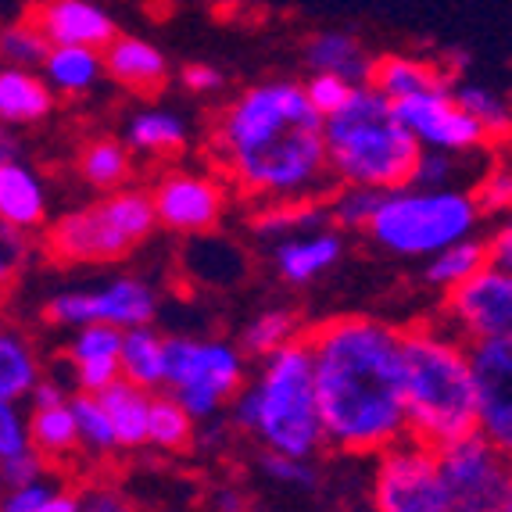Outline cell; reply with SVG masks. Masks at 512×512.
<instances>
[{"instance_id": "11a10c76", "label": "cell", "mask_w": 512, "mask_h": 512, "mask_svg": "<svg viewBox=\"0 0 512 512\" xmlns=\"http://www.w3.org/2000/svg\"><path fill=\"white\" fill-rule=\"evenodd\" d=\"M498 512H512V484H509V495H505V502H502V509Z\"/></svg>"}, {"instance_id": "e0dca14e", "label": "cell", "mask_w": 512, "mask_h": 512, "mask_svg": "<svg viewBox=\"0 0 512 512\" xmlns=\"http://www.w3.org/2000/svg\"><path fill=\"white\" fill-rule=\"evenodd\" d=\"M122 337L126 330L111 323H86L69 341V369L76 391L101 394L122 376Z\"/></svg>"}, {"instance_id": "d6986e66", "label": "cell", "mask_w": 512, "mask_h": 512, "mask_svg": "<svg viewBox=\"0 0 512 512\" xmlns=\"http://www.w3.org/2000/svg\"><path fill=\"white\" fill-rule=\"evenodd\" d=\"M104 72L133 94H158L169 79V58L144 36H115L104 47Z\"/></svg>"}, {"instance_id": "3957f363", "label": "cell", "mask_w": 512, "mask_h": 512, "mask_svg": "<svg viewBox=\"0 0 512 512\" xmlns=\"http://www.w3.org/2000/svg\"><path fill=\"white\" fill-rule=\"evenodd\" d=\"M409 437L434 448L477 430L473 351L441 319L402 330Z\"/></svg>"}, {"instance_id": "d6a6232c", "label": "cell", "mask_w": 512, "mask_h": 512, "mask_svg": "<svg viewBox=\"0 0 512 512\" xmlns=\"http://www.w3.org/2000/svg\"><path fill=\"white\" fill-rule=\"evenodd\" d=\"M455 97L473 119L480 122V129L487 133V140H509L512 137V101L502 97L491 86H477V83H455L452 86Z\"/></svg>"}, {"instance_id": "1f68e13d", "label": "cell", "mask_w": 512, "mask_h": 512, "mask_svg": "<svg viewBox=\"0 0 512 512\" xmlns=\"http://www.w3.org/2000/svg\"><path fill=\"white\" fill-rule=\"evenodd\" d=\"M487 262H491V258H487V240L466 237V240H459V244H452V248L437 251L434 258H427V273L423 276H427L430 287L448 294V291H455V287H462L470 276H477Z\"/></svg>"}, {"instance_id": "5b68a950", "label": "cell", "mask_w": 512, "mask_h": 512, "mask_svg": "<svg viewBox=\"0 0 512 512\" xmlns=\"http://www.w3.org/2000/svg\"><path fill=\"white\" fill-rule=\"evenodd\" d=\"M323 133L333 180L373 190H398L412 183L423 147L398 119L394 101H387L373 83L355 86L348 104L326 115Z\"/></svg>"}, {"instance_id": "7dc6e473", "label": "cell", "mask_w": 512, "mask_h": 512, "mask_svg": "<svg viewBox=\"0 0 512 512\" xmlns=\"http://www.w3.org/2000/svg\"><path fill=\"white\" fill-rule=\"evenodd\" d=\"M79 512H137V509H133V502L122 491H115L108 484H97L79 495Z\"/></svg>"}, {"instance_id": "7c38bea8", "label": "cell", "mask_w": 512, "mask_h": 512, "mask_svg": "<svg viewBox=\"0 0 512 512\" xmlns=\"http://www.w3.org/2000/svg\"><path fill=\"white\" fill-rule=\"evenodd\" d=\"M437 319L466 344L512 337V273L487 262L477 276L444 294Z\"/></svg>"}, {"instance_id": "d4e9b609", "label": "cell", "mask_w": 512, "mask_h": 512, "mask_svg": "<svg viewBox=\"0 0 512 512\" xmlns=\"http://www.w3.org/2000/svg\"><path fill=\"white\" fill-rule=\"evenodd\" d=\"M97 398H101L104 409H108L119 448H140V444H147L154 391H147V387H140V384H133V380H126V376H119V380H115L111 387H104Z\"/></svg>"}, {"instance_id": "277c9868", "label": "cell", "mask_w": 512, "mask_h": 512, "mask_svg": "<svg viewBox=\"0 0 512 512\" xmlns=\"http://www.w3.org/2000/svg\"><path fill=\"white\" fill-rule=\"evenodd\" d=\"M233 427L255 434L269 452L312 459L326 448L316 394V362L305 337L265 355L262 373L230 402Z\"/></svg>"}, {"instance_id": "f6af8a7d", "label": "cell", "mask_w": 512, "mask_h": 512, "mask_svg": "<svg viewBox=\"0 0 512 512\" xmlns=\"http://www.w3.org/2000/svg\"><path fill=\"white\" fill-rule=\"evenodd\" d=\"M43 477H47V459L40 452H33V448L0 462V484L4 487H26Z\"/></svg>"}, {"instance_id": "44dd1931", "label": "cell", "mask_w": 512, "mask_h": 512, "mask_svg": "<svg viewBox=\"0 0 512 512\" xmlns=\"http://www.w3.org/2000/svg\"><path fill=\"white\" fill-rule=\"evenodd\" d=\"M54 90L36 69L4 65L0 69V122L11 129L40 126L54 111Z\"/></svg>"}, {"instance_id": "5bb4252c", "label": "cell", "mask_w": 512, "mask_h": 512, "mask_svg": "<svg viewBox=\"0 0 512 512\" xmlns=\"http://www.w3.org/2000/svg\"><path fill=\"white\" fill-rule=\"evenodd\" d=\"M158 226L183 237H201L215 230L226 212V190L215 176L194 169H172L151 190Z\"/></svg>"}, {"instance_id": "816d5d0a", "label": "cell", "mask_w": 512, "mask_h": 512, "mask_svg": "<svg viewBox=\"0 0 512 512\" xmlns=\"http://www.w3.org/2000/svg\"><path fill=\"white\" fill-rule=\"evenodd\" d=\"M215 512H248V498L240 495L237 487H222L215 495Z\"/></svg>"}, {"instance_id": "f35d334b", "label": "cell", "mask_w": 512, "mask_h": 512, "mask_svg": "<svg viewBox=\"0 0 512 512\" xmlns=\"http://www.w3.org/2000/svg\"><path fill=\"white\" fill-rule=\"evenodd\" d=\"M258 466H262L265 477L276 480V484H283V487H291V491H316L319 487V473L308 459H294V455H280V452H269V448H265Z\"/></svg>"}, {"instance_id": "d590c367", "label": "cell", "mask_w": 512, "mask_h": 512, "mask_svg": "<svg viewBox=\"0 0 512 512\" xmlns=\"http://www.w3.org/2000/svg\"><path fill=\"white\" fill-rule=\"evenodd\" d=\"M72 405V416H76V427H79V444H83L86 452L94 455H108L119 448L115 441V427H111V416L104 409V402L97 394H86V391H76L69 398Z\"/></svg>"}, {"instance_id": "836d02e7", "label": "cell", "mask_w": 512, "mask_h": 512, "mask_svg": "<svg viewBox=\"0 0 512 512\" xmlns=\"http://www.w3.org/2000/svg\"><path fill=\"white\" fill-rule=\"evenodd\" d=\"M298 337H301V323L291 308H269V312H262V316H255L244 326V333H240V351L265 359V355H273V351H280L283 344L298 341Z\"/></svg>"}, {"instance_id": "ffe728a7", "label": "cell", "mask_w": 512, "mask_h": 512, "mask_svg": "<svg viewBox=\"0 0 512 512\" xmlns=\"http://www.w3.org/2000/svg\"><path fill=\"white\" fill-rule=\"evenodd\" d=\"M47 219V187L40 172L22 158L0 165V222L18 230H36Z\"/></svg>"}, {"instance_id": "8fae6325", "label": "cell", "mask_w": 512, "mask_h": 512, "mask_svg": "<svg viewBox=\"0 0 512 512\" xmlns=\"http://www.w3.org/2000/svg\"><path fill=\"white\" fill-rule=\"evenodd\" d=\"M43 316L54 326L79 330L86 323H111L119 330L151 326L158 316V294L140 276H115L101 283L97 291H61L47 301Z\"/></svg>"}, {"instance_id": "e575fe53", "label": "cell", "mask_w": 512, "mask_h": 512, "mask_svg": "<svg viewBox=\"0 0 512 512\" xmlns=\"http://www.w3.org/2000/svg\"><path fill=\"white\" fill-rule=\"evenodd\" d=\"M194 423L197 419L172 394H154L147 444L162 448V452H183V448L194 444Z\"/></svg>"}, {"instance_id": "4dcf8cb0", "label": "cell", "mask_w": 512, "mask_h": 512, "mask_svg": "<svg viewBox=\"0 0 512 512\" xmlns=\"http://www.w3.org/2000/svg\"><path fill=\"white\" fill-rule=\"evenodd\" d=\"M122 376L158 391L165 387V337L154 326H133L122 337Z\"/></svg>"}, {"instance_id": "ab89813d", "label": "cell", "mask_w": 512, "mask_h": 512, "mask_svg": "<svg viewBox=\"0 0 512 512\" xmlns=\"http://www.w3.org/2000/svg\"><path fill=\"white\" fill-rule=\"evenodd\" d=\"M480 215H509L512 212V165H495L484 172V180L473 187Z\"/></svg>"}, {"instance_id": "8d00e7d4", "label": "cell", "mask_w": 512, "mask_h": 512, "mask_svg": "<svg viewBox=\"0 0 512 512\" xmlns=\"http://www.w3.org/2000/svg\"><path fill=\"white\" fill-rule=\"evenodd\" d=\"M387 190H373V187H351L344 183V190L330 197V219L337 230H351V233H366L369 222H373L376 208L384 201Z\"/></svg>"}, {"instance_id": "7402d4cb", "label": "cell", "mask_w": 512, "mask_h": 512, "mask_svg": "<svg viewBox=\"0 0 512 512\" xmlns=\"http://www.w3.org/2000/svg\"><path fill=\"white\" fill-rule=\"evenodd\" d=\"M373 61L359 36L344 33V29H323L305 43V65L308 72H333V76L348 79L351 86L369 83L373 76Z\"/></svg>"}, {"instance_id": "bcb514c9", "label": "cell", "mask_w": 512, "mask_h": 512, "mask_svg": "<svg viewBox=\"0 0 512 512\" xmlns=\"http://www.w3.org/2000/svg\"><path fill=\"white\" fill-rule=\"evenodd\" d=\"M26 258H29V230H18V226L0 222V283H8L22 269Z\"/></svg>"}, {"instance_id": "ba28073f", "label": "cell", "mask_w": 512, "mask_h": 512, "mask_svg": "<svg viewBox=\"0 0 512 512\" xmlns=\"http://www.w3.org/2000/svg\"><path fill=\"white\" fill-rule=\"evenodd\" d=\"M248 384L244 351L230 341H201V337H165V387L190 416L215 419Z\"/></svg>"}, {"instance_id": "9c48e42d", "label": "cell", "mask_w": 512, "mask_h": 512, "mask_svg": "<svg viewBox=\"0 0 512 512\" xmlns=\"http://www.w3.org/2000/svg\"><path fill=\"white\" fill-rule=\"evenodd\" d=\"M373 509L376 512H455L444 487L437 448L416 437L376 455L373 473Z\"/></svg>"}, {"instance_id": "f907efd6", "label": "cell", "mask_w": 512, "mask_h": 512, "mask_svg": "<svg viewBox=\"0 0 512 512\" xmlns=\"http://www.w3.org/2000/svg\"><path fill=\"white\" fill-rule=\"evenodd\" d=\"M72 394L69 387L61 384V380H54V376H40L33 387V394H29V402H33V409H51V405H65Z\"/></svg>"}, {"instance_id": "681fc988", "label": "cell", "mask_w": 512, "mask_h": 512, "mask_svg": "<svg viewBox=\"0 0 512 512\" xmlns=\"http://www.w3.org/2000/svg\"><path fill=\"white\" fill-rule=\"evenodd\" d=\"M487 258H491V265H502L512 273V212L502 215L487 237Z\"/></svg>"}, {"instance_id": "cb8c5ba5", "label": "cell", "mask_w": 512, "mask_h": 512, "mask_svg": "<svg viewBox=\"0 0 512 512\" xmlns=\"http://www.w3.org/2000/svg\"><path fill=\"white\" fill-rule=\"evenodd\" d=\"M126 147L133 154H147V158H172L180 154L190 140V126L183 122L180 111L172 108H140L126 119V133H122Z\"/></svg>"}, {"instance_id": "4fadbf2b", "label": "cell", "mask_w": 512, "mask_h": 512, "mask_svg": "<svg viewBox=\"0 0 512 512\" xmlns=\"http://www.w3.org/2000/svg\"><path fill=\"white\" fill-rule=\"evenodd\" d=\"M452 86H437V90H427V94L405 97V101L394 104V111H398V119L405 122V129L416 137L419 147L448 151L462 158V154L484 151L491 140L480 129V122L459 104Z\"/></svg>"}, {"instance_id": "7bdbcfd3", "label": "cell", "mask_w": 512, "mask_h": 512, "mask_svg": "<svg viewBox=\"0 0 512 512\" xmlns=\"http://www.w3.org/2000/svg\"><path fill=\"white\" fill-rule=\"evenodd\" d=\"M33 448L29 441V416L18 409V402H4L0 398V462L11 455Z\"/></svg>"}, {"instance_id": "b9f144b4", "label": "cell", "mask_w": 512, "mask_h": 512, "mask_svg": "<svg viewBox=\"0 0 512 512\" xmlns=\"http://www.w3.org/2000/svg\"><path fill=\"white\" fill-rule=\"evenodd\" d=\"M455 169H459V154L430 151V147H423V151H419L416 172H412V187H427V190L452 187Z\"/></svg>"}, {"instance_id": "484cf974", "label": "cell", "mask_w": 512, "mask_h": 512, "mask_svg": "<svg viewBox=\"0 0 512 512\" xmlns=\"http://www.w3.org/2000/svg\"><path fill=\"white\" fill-rule=\"evenodd\" d=\"M40 76L47 79L54 94L61 97H83L90 94L104 72V51L94 47H51V54L43 58Z\"/></svg>"}, {"instance_id": "ac0fdd59", "label": "cell", "mask_w": 512, "mask_h": 512, "mask_svg": "<svg viewBox=\"0 0 512 512\" xmlns=\"http://www.w3.org/2000/svg\"><path fill=\"white\" fill-rule=\"evenodd\" d=\"M341 258H344V237L333 230V226L283 237V240H276V248H273L276 273L287 283H294V287L319 280V276L330 273Z\"/></svg>"}, {"instance_id": "9f6ffc18", "label": "cell", "mask_w": 512, "mask_h": 512, "mask_svg": "<svg viewBox=\"0 0 512 512\" xmlns=\"http://www.w3.org/2000/svg\"><path fill=\"white\" fill-rule=\"evenodd\" d=\"M0 491H4V484H0Z\"/></svg>"}, {"instance_id": "db71d44e", "label": "cell", "mask_w": 512, "mask_h": 512, "mask_svg": "<svg viewBox=\"0 0 512 512\" xmlns=\"http://www.w3.org/2000/svg\"><path fill=\"white\" fill-rule=\"evenodd\" d=\"M11 158H18V140H15V133H11V126L0 122V165L11 162Z\"/></svg>"}, {"instance_id": "603a6c76", "label": "cell", "mask_w": 512, "mask_h": 512, "mask_svg": "<svg viewBox=\"0 0 512 512\" xmlns=\"http://www.w3.org/2000/svg\"><path fill=\"white\" fill-rule=\"evenodd\" d=\"M369 83L387 97V101H405V97L427 94L437 86H452V72H444L441 65L423 58H409V54H384L373 61V76Z\"/></svg>"}, {"instance_id": "8992f818", "label": "cell", "mask_w": 512, "mask_h": 512, "mask_svg": "<svg viewBox=\"0 0 512 512\" xmlns=\"http://www.w3.org/2000/svg\"><path fill=\"white\" fill-rule=\"evenodd\" d=\"M477 222L480 208L473 190H427L409 183V187L387 190L366 233L387 255L434 258L437 251L473 237Z\"/></svg>"}, {"instance_id": "9a60e30c", "label": "cell", "mask_w": 512, "mask_h": 512, "mask_svg": "<svg viewBox=\"0 0 512 512\" xmlns=\"http://www.w3.org/2000/svg\"><path fill=\"white\" fill-rule=\"evenodd\" d=\"M473 380H477V430L512 459V337L477 341Z\"/></svg>"}, {"instance_id": "52a82bcc", "label": "cell", "mask_w": 512, "mask_h": 512, "mask_svg": "<svg viewBox=\"0 0 512 512\" xmlns=\"http://www.w3.org/2000/svg\"><path fill=\"white\" fill-rule=\"evenodd\" d=\"M158 226L154 201L147 190L122 187L104 194L101 201L86 208L65 212L47 230V251L58 262L90 265V262H115L137 251Z\"/></svg>"}, {"instance_id": "6da1fadb", "label": "cell", "mask_w": 512, "mask_h": 512, "mask_svg": "<svg viewBox=\"0 0 512 512\" xmlns=\"http://www.w3.org/2000/svg\"><path fill=\"white\" fill-rule=\"evenodd\" d=\"M316 362L326 444L380 455L409 437L402 330L373 316H337L305 333Z\"/></svg>"}, {"instance_id": "4316f807", "label": "cell", "mask_w": 512, "mask_h": 512, "mask_svg": "<svg viewBox=\"0 0 512 512\" xmlns=\"http://www.w3.org/2000/svg\"><path fill=\"white\" fill-rule=\"evenodd\" d=\"M76 169L83 176V183H90L101 194L122 190L133 176V151L126 147V140L115 137H94L86 140L83 151L76 158Z\"/></svg>"}, {"instance_id": "60d3db41", "label": "cell", "mask_w": 512, "mask_h": 512, "mask_svg": "<svg viewBox=\"0 0 512 512\" xmlns=\"http://www.w3.org/2000/svg\"><path fill=\"white\" fill-rule=\"evenodd\" d=\"M351 90L355 86L348 83V79L333 76V72H312V79L305 83V94L308 101H312V108L319 111V115H333V111H341L344 104H348Z\"/></svg>"}, {"instance_id": "7a4b0ae2", "label": "cell", "mask_w": 512, "mask_h": 512, "mask_svg": "<svg viewBox=\"0 0 512 512\" xmlns=\"http://www.w3.org/2000/svg\"><path fill=\"white\" fill-rule=\"evenodd\" d=\"M323 122L305 83L269 79L226 104L215 122L212 154L240 194L265 201L319 197L333 180Z\"/></svg>"}, {"instance_id": "f1b7e54d", "label": "cell", "mask_w": 512, "mask_h": 512, "mask_svg": "<svg viewBox=\"0 0 512 512\" xmlns=\"http://www.w3.org/2000/svg\"><path fill=\"white\" fill-rule=\"evenodd\" d=\"M40 359L26 333L0 326V398L4 402H22L29 398L40 380Z\"/></svg>"}, {"instance_id": "ee69618b", "label": "cell", "mask_w": 512, "mask_h": 512, "mask_svg": "<svg viewBox=\"0 0 512 512\" xmlns=\"http://www.w3.org/2000/svg\"><path fill=\"white\" fill-rule=\"evenodd\" d=\"M58 487L61 484L51 477H43L26 487H4L0 491V512H43V505L51 502Z\"/></svg>"}, {"instance_id": "74e56055", "label": "cell", "mask_w": 512, "mask_h": 512, "mask_svg": "<svg viewBox=\"0 0 512 512\" xmlns=\"http://www.w3.org/2000/svg\"><path fill=\"white\" fill-rule=\"evenodd\" d=\"M51 54V40L33 22H15L0 29V58L18 69H40L43 58Z\"/></svg>"}, {"instance_id": "83f0119b", "label": "cell", "mask_w": 512, "mask_h": 512, "mask_svg": "<svg viewBox=\"0 0 512 512\" xmlns=\"http://www.w3.org/2000/svg\"><path fill=\"white\" fill-rule=\"evenodd\" d=\"M326 226H333L330 205H323L316 197H305V201H269V205L251 219V230L269 240L326 230Z\"/></svg>"}, {"instance_id": "f5cc1de1", "label": "cell", "mask_w": 512, "mask_h": 512, "mask_svg": "<svg viewBox=\"0 0 512 512\" xmlns=\"http://www.w3.org/2000/svg\"><path fill=\"white\" fill-rule=\"evenodd\" d=\"M43 512H79V495L69 487H58L51 502L43 505Z\"/></svg>"}, {"instance_id": "c3c4849f", "label": "cell", "mask_w": 512, "mask_h": 512, "mask_svg": "<svg viewBox=\"0 0 512 512\" xmlns=\"http://www.w3.org/2000/svg\"><path fill=\"white\" fill-rule=\"evenodd\" d=\"M180 79L190 94H219L222 86H226L222 69H215V65H208V61H190V65H183Z\"/></svg>"}, {"instance_id": "30bf717a", "label": "cell", "mask_w": 512, "mask_h": 512, "mask_svg": "<svg viewBox=\"0 0 512 512\" xmlns=\"http://www.w3.org/2000/svg\"><path fill=\"white\" fill-rule=\"evenodd\" d=\"M444 487L455 512H498L512 484V459L480 430L437 448Z\"/></svg>"}, {"instance_id": "f546056e", "label": "cell", "mask_w": 512, "mask_h": 512, "mask_svg": "<svg viewBox=\"0 0 512 512\" xmlns=\"http://www.w3.org/2000/svg\"><path fill=\"white\" fill-rule=\"evenodd\" d=\"M29 441H33V452H40L47 462H69L83 448L72 405L65 402L29 412Z\"/></svg>"}, {"instance_id": "2e32d148", "label": "cell", "mask_w": 512, "mask_h": 512, "mask_svg": "<svg viewBox=\"0 0 512 512\" xmlns=\"http://www.w3.org/2000/svg\"><path fill=\"white\" fill-rule=\"evenodd\" d=\"M29 22L51 40V47H94V51H104L119 36L115 18L97 0H40Z\"/></svg>"}]
</instances>
